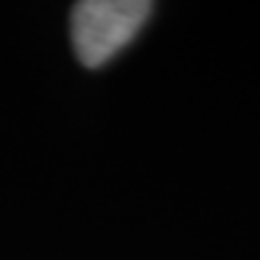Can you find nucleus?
<instances>
[{"label":"nucleus","instance_id":"obj_1","mask_svg":"<svg viewBox=\"0 0 260 260\" xmlns=\"http://www.w3.org/2000/svg\"><path fill=\"white\" fill-rule=\"evenodd\" d=\"M151 14L146 0H82L72 11V43L85 67H101L141 32Z\"/></svg>","mask_w":260,"mask_h":260}]
</instances>
